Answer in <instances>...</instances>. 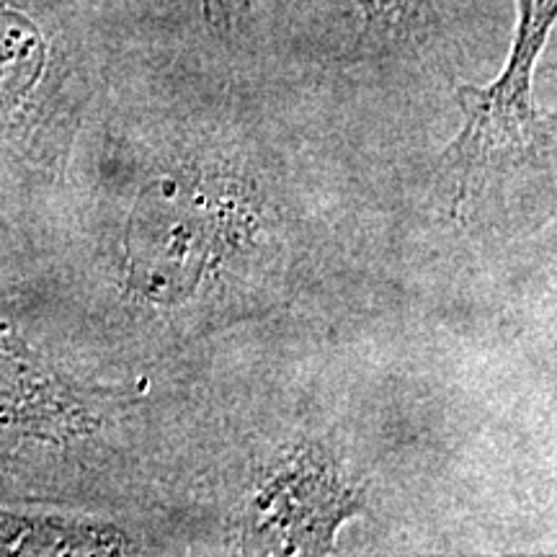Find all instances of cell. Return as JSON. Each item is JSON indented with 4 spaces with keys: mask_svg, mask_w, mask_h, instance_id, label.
<instances>
[{
    "mask_svg": "<svg viewBox=\"0 0 557 557\" xmlns=\"http://www.w3.org/2000/svg\"><path fill=\"white\" fill-rule=\"evenodd\" d=\"M364 18L361 45L377 50H418L442 34L434 0H354Z\"/></svg>",
    "mask_w": 557,
    "mask_h": 557,
    "instance_id": "8992f818",
    "label": "cell"
},
{
    "mask_svg": "<svg viewBox=\"0 0 557 557\" xmlns=\"http://www.w3.org/2000/svg\"><path fill=\"white\" fill-rule=\"evenodd\" d=\"M364 508V493L318 447H299L271 468L240 521L246 555H331L336 532Z\"/></svg>",
    "mask_w": 557,
    "mask_h": 557,
    "instance_id": "277c9868",
    "label": "cell"
},
{
    "mask_svg": "<svg viewBox=\"0 0 557 557\" xmlns=\"http://www.w3.org/2000/svg\"><path fill=\"white\" fill-rule=\"evenodd\" d=\"M238 0H201V13L214 32L225 34L233 24V11Z\"/></svg>",
    "mask_w": 557,
    "mask_h": 557,
    "instance_id": "52a82bcc",
    "label": "cell"
},
{
    "mask_svg": "<svg viewBox=\"0 0 557 557\" xmlns=\"http://www.w3.org/2000/svg\"><path fill=\"white\" fill-rule=\"evenodd\" d=\"M78 62L39 0H0V205L58 184L81 122Z\"/></svg>",
    "mask_w": 557,
    "mask_h": 557,
    "instance_id": "7a4b0ae2",
    "label": "cell"
},
{
    "mask_svg": "<svg viewBox=\"0 0 557 557\" xmlns=\"http://www.w3.org/2000/svg\"><path fill=\"white\" fill-rule=\"evenodd\" d=\"M114 393L32 341L0 308V500L70 506L99 457Z\"/></svg>",
    "mask_w": 557,
    "mask_h": 557,
    "instance_id": "6da1fadb",
    "label": "cell"
},
{
    "mask_svg": "<svg viewBox=\"0 0 557 557\" xmlns=\"http://www.w3.org/2000/svg\"><path fill=\"white\" fill-rule=\"evenodd\" d=\"M519 21L504 73L487 86H459L462 129L447 152V171L457 178L459 207L468 199L475 173L529 163L547 148L545 120L532 101V78L549 32L557 0H517Z\"/></svg>",
    "mask_w": 557,
    "mask_h": 557,
    "instance_id": "3957f363",
    "label": "cell"
},
{
    "mask_svg": "<svg viewBox=\"0 0 557 557\" xmlns=\"http://www.w3.org/2000/svg\"><path fill=\"white\" fill-rule=\"evenodd\" d=\"M143 553L114 521L60 504L0 500V557H107Z\"/></svg>",
    "mask_w": 557,
    "mask_h": 557,
    "instance_id": "5b68a950",
    "label": "cell"
}]
</instances>
